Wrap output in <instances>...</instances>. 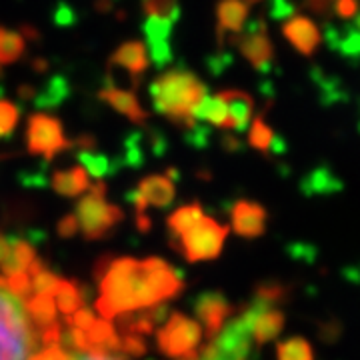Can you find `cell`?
Wrapping results in <instances>:
<instances>
[{"instance_id": "603a6c76", "label": "cell", "mask_w": 360, "mask_h": 360, "mask_svg": "<svg viewBox=\"0 0 360 360\" xmlns=\"http://www.w3.org/2000/svg\"><path fill=\"white\" fill-rule=\"evenodd\" d=\"M26 52V40L22 34L14 30H4L0 32V65H14L20 60Z\"/></svg>"}, {"instance_id": "5b68a950", "label": "cell", "mask_w": 360, "mask_h": 360, "mask_svg": "<svg viewBox=\"0 0 360 360\" xmlns=\"http://www.w3.org/2000/svg\"><path fill=\"white\" fill-rule=\"evenodd\" d=\"M226 234H229L226 226L208 217H200L170 243L174 248H179L188 262H200L219 257L226 240Z\"/></svg>"}, {"instance_id": "52a82bcc", "label": "cell", "mask_w": 360, "mask_h": 360, "mask_svg": "<svg viewBox=\"0 0 360 360\" xmlns=\"http://www.w3.org/2000/svg\"><path fill=\"white\" fill-rule=\"evenodd\" d=\"M26 148L30 155L42 156L46 162H51L54 156L72 148V141L65 136L63 122L56 116L34 112L28 118L26 127Z\"/></svg>"}, {"instance_id": "1f68e13d", "label": "cell", "mask_w": 360, "mask_h": 360, "mask_svg": "<svg viewBox=\"0 0 360 360\" xmlns=\"http://www.w3.org/2000/svg\"><path fill=\"white\" fill-rule=\"evenodd\" d=\"M330 13H335L342 20L360 18V0H333Z\"/></svg>"}, {"instance_id": "277c9868", "label": "cell", "mask_w": 360, "mask_h": 360, "mask_svg": "<svg viewBox=\"0 0 360 360\" xmlns=\"http://www.w3.org/2000/svg\"><path fill=\"white\" fill-rule=\"evenodd\" d=\"M75 220L89 240L103 238L104 234H108L122 220L120 208L106 202V186L103 180L94 182L78 200Z\"/></svg>"}, {"instance_id": "7c38bea8", "label": "cell", "mask_w": 360, "mask_h": 360, "mask_svg": "<svg viewBox=\"0 0 360 360\" xmlns=\"http://www.w3.org/2000/svg\"><path fill=\"white\" fill-rule=\"evenodd\" d=\"M284 39L290 42V46L302 56H312L319 51L322 42V34L314 20L302 14H292L283 25Z\"/></svg>"}, {"instance_id": "d4e9b609", "label": "cell", "mask_w": 360, "mask_h": 360, "mask_svg": "<svg viewBox=\"0 0 360 360\" xmlns=\"http://www.w3.org/2000/svg\"><path fill=\"white\" fill-rule=\"evenodd\" d=\"M141 8L146 18H158V20H168L176 22L180 18L179 0H141Z\"/></svg>"}, {"instance_id": "cb8c5ba5", "label": "cell", "mask_w": 360, "mask_h": 360, "mask_svg": "<svg viewBox=\"0 0 360 360\" xmlns=\"http://www.w3.org/2000/svg\"><path fill=\"white\" fill-rule=\"evenodd\" d=\"M205 217L202 214V208L198 202H193V205H184L180 206L176 212H172V217L168 219V232H170V240H174L176 236H180L182 232L186 231L191 224H194L196 220Z\"/></svg>"}, {"instance_id": "ac0fdd59", "label": "cell", "mask_w": 360, "mask_h": 360, "mask_svg": "<svg viewBox=\"0 0 360 360\" xmlns=\"http://www.w3.org/2000/svg\"><path fill=\"white\" fill-rule=\"evenodd\" d=\"M219 94L229 108V116H231L234 130L245 132L248 129L250 118H252V108H255L250 94H246L243 90H222Z\"/></svg>"}, {"instance_id": "4dcf8cb0", "label": "cell", "mask_w": 360, "mask_h": 360, "mask_svg": "<svg viewBox=\"0 0 360 360\" xmlns=\"http://www.w3.org/2000/svg\"><path fill=\"white\" fill-rule=\"evenodd\" d=\"M18 120H20V108L11 101L0 98V141L13 136Z\"/></svg>"}, {"instance_id": "f35d334b", "label": "cell", "mask_w": 360, "mask_h": 360, "mask_svg": "<svg viewBox=\"0 0 360 360\" xmlns=\"http://www.w3.org/2000/svg\"><path fill=\"white\" fill-rule=\"evenodd\" d=\"M222 144H224L226 150H232V153H238V150L243 148L240 141H236V139H232V136H224V139H222Z\"/></svg>"}, {"instance_id": "6da1fadb", "label": "cell", "mask_w": 360, "mask_h": 360, "mask_svg": "<svg viewBox=\"0 0 360 360\" xmlns=\"http://www.w3.org/2000/svg\"><path fill=\"white\" fill-rule=\"evenodd\" d=\"M101 298L96 309L104 321L120 314L158 307L176 296L182 288V274L160 258L132 260L118 258L106 262L98 272Z\"/></svg>"}, {"instance_id": "f1b7e54d", "label": "cell", "mask_w": 360, "mask_h": 360, "mask_svg": "<svg viewBox=\"0 0 360 360\" xmlns=\"http://www.w3.org/2000/svg\"><path fill=\"white\" fill-rule=\"evenodd\" d=\"M340 188H342V184L336 180V176L328 174L326 168H321V170L312 172L309 176V182H302V191L307 194H326L340 191Z\"/></svg>"}, {"instance_id": "b9f144b4", "label": "cell", "mask_w": 360, "mask_h": 360, "mask_svg": "<svg viewBox=\"0 0 360 360\" xmlns=\"http://www.w3.org/2000/svg\"><path fill=\"white\" fill-rule=\"evenodd\" d=\"M0 32H2V28H0Z\"/></svg>"}, {"instance_id": "484cf974", "label": "cell", "mask_w": 360, "mask_h": 360, "mask_svg": "<svg viewBox=\"0 0 360 360\" xmlns=\"http://www.w3.org/2000/svg\"><path fill=\"white\" fill-rule=\"evenodd\" d=\"M78 160H80L82 168L89 172L90 176H94V179L98 180H103L104 176L112 174L116 170V167H112V160H108L103 153H96L94 148H90V150H80V153H78Z\"/></svg>"}, {"instance_id": "e575fe53", "label": "cell", "mask_w": 360, "mask_h": 360, "mask_svg": "<svg viewBox=\"0 0 360 360\" xmlns=\"http://www.w3.org/2000/svg\"><path fill=\"white\" fill-rule=\"evenodd\" d=\"M304 6L316 14H328L333 8V0H304Z\"/></svg>"}, {"instance_id": "74e56055", "label": "cell", "mask_w": 360, "mask_h": 360, "mask_svg": "<svg viewBox=\"0 0 360 360\" xmlns=\"http://www.w3.org/2000/svg\"><path fill=\"white\" fill-rule=\"evenodd\" d=\"M20 30H22V39L25 40H32V42H39L40 40V32L34 28V26L25 25Z\"/></svg>"}, {"instance_id": "7a4b0ae2", "label": "cell", "mask_w": 360, "mask_h": 360, "mask_svg": "<svg viewBox=\"0 0 360 360\" xmlns=\"http://www.w3.org/2000/svg\"><path fill=\"white\" fill-rule=\"evenodd\" d=\"M148 92L156 112L186 130L198 124L194 120V112L208 96L205 82L193 70L182 66L168 68L167 72L156 77Z\"/></svg>"}, {"instance_id": "44dd1931", "label": "cell", "mask_w": 360, "mask_h": 360, "mask_svg": "<svg viewBox=\"0 0 360 360\" xmlns=\"http://www.w3.org/2000/svg\"><path fill=\"white\" fill-rule=\"evenodd\" d=\"M284 328V312L276 309L266 310L264 314L258 316V321L255 322V328H252V336L258 345H264L272 338L281 335V330Z\"/></svg>"}, {"instance_id": "d590c367", "label": "cell", "mask_w": 360, "mask_h": 360, "mask_svg": "<svg viewBox=\"0 0 360 360\" xmlns=\"http://www.w3.org/2000/svg\"><path fill=\"white\" fill-rule=\"evenodd\" d=\"M13 245H14V236H4V234H0V266L11 258Z\"/></svg>"}, {"instance_id": "5bb4252c", "label": "cell", "mask_w": 360, "mask_h": 360, "mask_svg": "<svg viewBox=\"0 0 360 360\" xmlns=\"http://www.w3.org/2000/svg\"><path fill=\"white\" fill-rule=\"evenodd\" d=\"M250 4L245 0H220L217 4V39L222 49L226 39L234 40L245 30Z\"/></svg>"}, {"instance_id": "8992f818", "label": "cell", "mask_w": 360, "mask_h": 360, "mask_svg": "<svg viewBox=\"0 0 360 360\" xmlns=\"http://www.w3.org/2000/svg\"><path fill=\"white\" fill-rule=\"evenodd\" d=\"M202 336L205 333L198 322L179 312H170L165 326L158 333V347L170 359L196 360L198 359L196 348L200 345Z\"/></svg>"}, {"instance_id": "4316f807", "label": "cell", "mask_w": 360, "mask_h": 360, "mask_svg": "<svg viewBox=\"0 0 360 360\" xmlns=\"http://www.w3.org/2000/svg\"><path fill=\"white\" fill-rule=\"evenodd\" d=\"M276 354L278 360H314L312 347L302 336H292L288 340H283L276 347Z\"/></svg>"}, {"instance_id": "d6a6232c", "label": "cell", "mask_w": 360, "mask_h": 360, "mask_svg": "<svg viewBox=\"0 0 360 360\" xmlns=\"http://www.w3.org/2000/svg\"><path fill=\"white\" fill-rule=\"evenodd\" d=\"M295 6L286 0H272V16L274 18H284V16H292Z\"/></svg>"}, {"instance_id": "60d3db41", "label": "cell", "mask_w": 360, "mask_h": 360, "mask_svg": "<svg viewBox=\"0 0 360 360\" xmlns=\"http://www.w3.org/2000/svg\"><path fill=\"white\" fill-rule=\"evenodd\" d=\"M0 78H2V65H0Z\"/></svg>"}, {"instance_id": "4fadbf2b", "label": "cell", "mask_w": 360, "mask_h": 360, "mask_svg": "<svg viewBox=\"0 0 360 360\" xmlns=\"http://www.w3.org/2000/svg\"><path fill=\"white\" fill-rule=\"evenodd\" d=\"M232 231L243 238H258L266 231V208L252 200H236L231 208Z\"/></svg>"}, {"instance_id": "ba28073f", "label": "cell", "mask_w": 360, "mask_h": 360, "mask_svg": "<svg viewBox=\"0 0 360 360\" xmlns=\"http://www.w3.org/2000/svg\"><path fill=\"white\" fill-rule=\"evenodd\" d=\"M148 46L141 40H127L116 49L108 58V75L106 82L127 80L130 90L139 89L142 75L150 68Z\"/></svg>"}, {"instance_id": "9c48e42d", "label": "cell", "mask_w": 360, "mask_h": 360, "mask_svg": "<svg viewBox=\"0 0 360 360\" xmlns=\"http://www.w3.org/2000/svg\"><path fill=\"white\" fill-rule=\"evenodd\" d=\"M236 49L258 72H269L274 65V44L266 34V26L262 20L250 22L236 39L232 40Z\"/></svg>"}, {"instance_id": "83f0119b", "label": "cell", "mask_w": 360, "mask_h": 360, "mask_svg": "<svg viewBox=\"0 0 360 360\" xmlns=\"http://www.w3.org/2000/svg\"><path fill=\"white\" fill-rule=\"evenodd\" d=\"M276 139L274 130L270 129L269 124L264 122V116H257L252 120V127L248 132V144L252 148H257L260 153H266L270 155V148H272V142Z\"/></svg>"}, {"instance_id": "8fae6325", "label": "cell", "mask_w": 360, "mask_h": 360, "mask_svg": "<svg viewBox=\"0 0 360 360\" xmlns=\"http://www.w3.org/2000/svg\"><path fill=\"white\" fill-rule=\"evenodd\" d=\"M194 312H196L198 321L205 328L206 338L214 340L217 335L222 330L224 321L232 314V304L226 300L224 295L210 290V292H202L196 298Z\"/></svg>"}, {"instance_id": "836d02e7", "label": "cell", "mask_w": 360, "mask_h": 360, "mask_svg": "<svg viewBox=\"0 0 360 360\" xmlns=\"http://www.w3.org/2000/svg\"><path fill=\"white\" fill-rule=\"evenodd\" d=\"M77 231H78V224L72 214H70V217H65V219L58 222V234H60V236H65V238H70V236H72Z\"/></svg>"}, {"instance_id": "2e32d148", "label": "cell", "mask_w": 360, "mask_h": 360, "mask_svg": "<svg viewBox=\"0 0 360 360\" xmlns=\"http://www.w3.org/2000/svg\"><path fill=\"white\" fill-rule=\"evenodd\" d=\"M101 101L108 104L110 108H115L118 115L127 116L130 122L134 124H146L148 112L144 110L134 94V90L115 86L110 82H104V89L98 92Z\"/></svg>"}, {"instance_id": "3957f363", "label": "cell", "mask_w": 360, "mask_h": 360, "mask_svg": "<svg viewBox=\"0 0 360 360\" xmlns=\"http://www.w3.org/2000/svg\"><path fill=\"white\" fill-rule=\"evenodd\" d=\"M44 348L26 302L0 278V360H32Z\"/></svg>"}, {"instance_id": "30bf717a", "label": "cell", "mask_w": 360, "mask_h": 360, "mask_svg": "<svg viewBox=\"0 0 360 360\" xmlns=\"http://www.w3.org/2000/svg\"><path fill=\"white\" fill-rule=\"evenodd\" d=\"M174 176L168 174H153L139 182L136 191L129 194V200L134 205L139 217L146 210V206L167 208L174 200Z\"/></svg>"}, {"instance_id": "ab89813d", "label": "cell", "mask_w": 360, "mask_h": 360, "mask_svg": "<svg viewBox=\"0 0 360 360\" xmlns=\"http://www.w3.org/2000/svg\"><path fill=\"white\" fill-rule=\"evenodd\" d=\"M112 2H115V0H96V2H94V8H96L98 13H108V11L112 8Z\"/></svg>"}, {"instance_id": "e0dca14e", "label": "cell", "mask_w": 360, "mask_h": 360, "mask_svg": "<svg viewBox=\"0 0 360 360\" xmlns=\"http://www.w3.org/2000/svg\"><path fill=\"white\" fill-rule=\"evenodd\" d=\"M172 26H174L172 22L158 20V18H146V22L142 26L146 42H148V51L156 66H165L172 60V49H170Z\"/></svg>"}, {"instance_id": "d6986e66", "label": "cell", "mask_w": 360, "mask_h": 360, "mask_svg": "<svg viewBox=\"0 0 360 360\" xmlns=\"http://www.w3.org/2000/svg\"><path fill=\"white\" fill-rule=\"evenodd\" d=\"M52 188L63 196H78L86 193L92 182L90 174L82 167L68 168V170H56L51 179Z\"/></svg>"}, {"instance_id": "8d00e7d4", "label": "cell", "mask_w": 360, "mask_h": 360, "mask_svg": "<svg viewBox=\"0 0 360 360\" xmlns=\"http://www.w3.org/2000/svg\"><path fill=\"white\" fill-rule=\"evenodd\" d=\"M30 68H32L37 75H44V72L51 68V65H49L46 58H32V60H30Z\"/></svg>"}, {"instance_id": "ffe728a7", "label": "cell", "mask_w": 360, "mask_h": 360, "mask_svg": "<svg viewBox=\"0 0 360 360\" xmlns=\"http://www.w3.org/2000/svg\"><path fill=\"white\" fill-rule=\"evenodd\" d=\"M194 120H202V122H208L210 127H217V129L222 130H232V120L229 116V108L222 101L220 94H214V96H206L205 101L200 103V106L196 108L194 112Z\"/></svg>"}, {"instance_id": "7402d4cb", "label": "cell", "mask_w": 360, "mask_h": 360, "mask_svg": "<svg viewBox=\"0 0 360 360\" xmlns=\"http://www.w3.org/2000/svg\"><path fill=\"white\" fill-rule=\"evenodd\" d=\"M52 298L56 302V309L60 310L66 316H72L77 314L78 310L82 309V292L80 288H77V284L68 283V281H58L54 292H52Z\"/></svg>"}, {"instance_id": "9a60e30c", "label": "cell", "mask_w": 360, "mask_h": 360, "mask_svg": "<svg viewBox=\"0 0 360 360\" xmlns=\"http://www.w3.org/2000/svg\"><path fill=\"white\" fill-rule=\"evenodd\" d=\"M32 360H127L122 356L120 348H78L66 340V345L60 342L44 347Z\"/></svg>"}, {"instance_id": "f546056e", "label": "cell", "mask_w": 360, "mask_h": 360, "mask_svg": "<svg viewBox=\"0 0 360 360\" xmlns=\"http://www.w3.org/2000/svg\"><path fill=\"white\" fill-rule=\"evenodd\" d=\"M68 82H66L65 78L58 77V78H52L51 82L46 84V89L37 92V98H34V103L39 104V106H56V104H60L65 101L66 96H68Z\"/></svg>"}]
</instances>
